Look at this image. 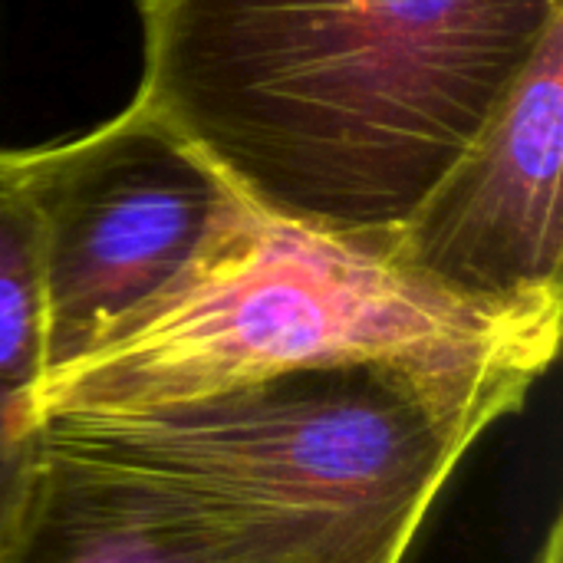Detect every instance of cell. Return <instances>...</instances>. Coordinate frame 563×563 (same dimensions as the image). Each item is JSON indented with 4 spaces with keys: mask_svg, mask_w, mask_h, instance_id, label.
Segmentation results:
<instances>
[{
    "mask_svg": "<svg viewBox=\"0 0 563 563\" xmlns=\"http://www.w3.org/2000/svg\"><path fill=\"white\" fill-rule=\"evenodd\" d=\"M132 99L264 214L383 244L472 145L563 0H139Z\"/></svg>",
    "mask_w": 563,
    "mask_h": 563,
    "instance_id": "obj_1",
    "label": "cell"
},
{
    "mask_svg": "<svg viewBox=\"0 0 563 563\" xmlns=\"http://www.w3.org/2000/svg\"><path fill=\"white\" fill-rule=\"evenodd\" d=\"M534 386L303 369L178 406L49 416L36 459L139 501L201 563H402L462 459Z\"/></svg>",
    "mask_w": 563,
    "mask_h": 563,
    "instance_id": "obj_2",
    "label": "cell"
},
{
    "mask_svg": "<svg viewBox=\"0 0 563 563\" xmlns=\"http://www.w3.org/2000/svg\"><path fill=\"white\" fill-rule=\"evenodd\" d=\"M563 303L488 307L399 267L379 244L251 208L208 254L112 323L33 393L36 426L135 412L327 366L518 373L541 379Z\"/></svg>",
    "mask_w": 563,
    "mask_h": 563,
    "instance_id": "obj_3",
    "label": "cell"
},
{
    "mask_svg": "<svg viewBox=\"0 0 563 563\" xmlns=\"http://www.w3.org/2000/svg\"><path fill=\"white\" fill-rule=\"evenodd\" d=\"M26 191L40 218L46 373L165 290L254 208L139 99L79 139L26 148Z\"/></svg>",
    "mask_w": 563,
    "mask_h": 563,
    "instance_id": "obj_4",
    "label": "cell"
},
{
    "mask_svg": "<svg viewBox=\"0 0 563 563\" xmlns=\"http://www.w3.org/2000/svg\"><path fill=\"white\" fill-rule=\"evenodd\" d=\"M563 20L383 251L488 307L563 303Z\"/></svg>",
    "mask_w": 563,
    "mask_h": 563,
    "instance_id": "obj_5",
    "label": "cell"
},
{
    "mask_svg": "<svg viewBox=\"0 0 563 563\" xmlns=\"http://www.w3.org/2000/svg\"><path fill=\"white\" fill-rule=\"evenodd\" d=\"M46 373L40 218L26 191V148H0V558L36 482L33 393Z\"/></svg>",
    "mask_w": 563,
    "mask_h": 563,
    "instance_id": "obj_6",
    "label": "cell"
},
{
    "mask_svg": "<svg viewBox=\"0 0 563 563\" xmlns=\"http://www.w3.org/2000/svg\"><path fill=\"white\" fill-rule=\"evenodd\" d=\"M0 563H201L122 492L36 459L26 515Z\"/></svg>",
    "mask_w": 563,
    "mask_h": 563,
    "instance_id": "obj_7",
    "label": "cell"
}]
</instances>
